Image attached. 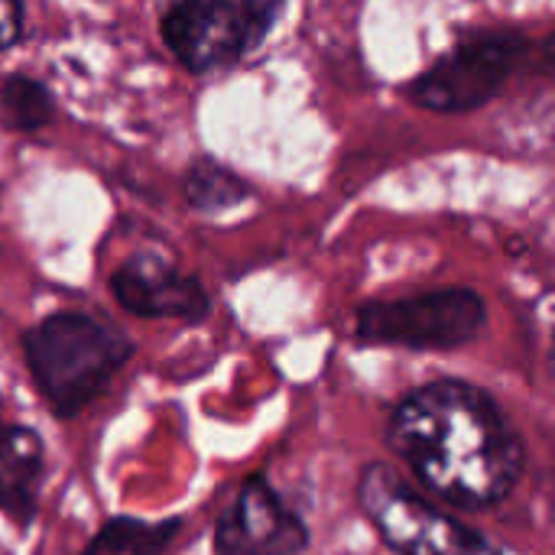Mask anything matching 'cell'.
I'll return each mask as SVG.
<instances>
[{
    "label": "cell",
    "mask_w": 555,
    "mask_h": 555,
    "mask_svg": "<svg viewBox=\"0 0 555 555\" xmlns=\"http://www.w3.org/2000/svg\"><path fill=\"white\" fill-rule=\"evenodd\" d=\"M137 345L91 312H52L23 332L26 371L59 420H75L107 393Z\"/></svg>",
    "instance_id": "2"
},
{
    "label": "cell",
    "mask_w": 555,
    "mask_h": 555,
    "mask_svg": "<svg viewBox=\"0 0 555 555\" xmlns=\"http://www.w3.org/2000/svg\"><path fill=\"white\" fill-rule=\"evenodd\" d=\"M488 332V302L472 286H439L397 299H371L354 315V338L374 348L459 351Z\"/></svg>",
    "instance_id": "4"
},
{
    "label": "cell",
    "mask_w": 555,
    "mask_h": 555,
    "mask_svg": "<svg viewBox=\"0 0 555 555\" xmlns=\"http://www.w3.org/2000/svg\"><path fill=\"white\" fill-rule=\"evenodd\" d=\"M530 39L517 29L472 33L423 68L406 88V101L433 114H472L491 104L520 68Z\"/></svg>",
    "instance_id": "6"
},
{
    "label": "cell",
    "mask_w": 555,
    "mask_h": 555,
    "mask_svg": "<svg viewBox=\"0 0 555 555\" xmlns=\"http://www.w3.org/2000/svg\"><path fill=\"white\" fill-rule=\"evenodd\" d=\"M182 195L195 211L218 215V211H228V208L247 202L254 195V189L234 169L215 163L211 156H198L189 163V169L182 176Z\"/></svg>",
    "instance_id": "12"
},
{
    "label": "cell",
    "mask_w": 555,
    "mask_h": 555,
    "mask_svg": "<svg viewBox=\"0 0 555 555\" xmlns=\"http://www.w3.org/2000/svg\"><path fill=\"white\" fill-rule=\"evenodd\" d=\"M182 530V520H140V517H111L81 555H166Z\"/></svg>",
    "instance_id": "10"
},
{
    "label": "cell",
    "mask_w": 555,
    "mask_h": 555,
    "mask_svg": "<svg viewBox=\"0 0 555 555\" xmlns=\"http://www.w3.org/2000/svg\"><path fill=\"white\" fill-rule=\"evenodd\" d=\"M52 88L26 72H10L0 78V127L7 133H39L55 120Z\"/></svg>",
    "instance_id": "11"
},
{
    "label": "cell",
    "mask_w": 555,
    "mask_h": 555,
    "mask_svg": "<svg viewBox=\"0 0 555 555\" xmlns=\"http://www.w3.org/2000/svg\"><path fill=\"white\" fill-rule=\"evenodd\" d=\"M306 550V520L263 475H250L237 488L215 527V555H302Z\"/></svg>",
    "instance_id": "7"
},
{
    "label": "cell",
    "mask_w": 555,
    "mask_h": 555,
    "mask_svg": "<svg viewBox=\"0 0 555 555\" xmlns=\"http://www.w3.org/2000/svg\"><path fill=\"white\" fill-rule=\"evenodd\" d=\"M26 29V7L16 0H0V52L13 49Z\"/></svg>",
    "instance_id": "13"
},
{
    "label": "cell",
    "mask_w": 555,
    "mask_h": 555,
    "mask_svg": "<svg viewBox=\"0 0 555 555\" xmlns=\"http://www.w3.org/2000/svg\"><path fill=\"white\" fill-rule=\"evenodd\" d=\"M46 485V442L36 429L0 426V514L26 530L39 514Z\"/></svg>",
    "instance_id": "9"
},
{
    "label": "cell",
    "mask_w": 555,
    "mask_h": 555,
    "mask_svg": "<svg viewBox=\"0 0 555 555\" xmlns=\"http://www.w3.org/2000/svg\"><path fill=\"white\" fill-rule=\"evenodd\" d=\"M387 449L455 511L504 504L527 475V442L478 384L442 377L410 390L387 420Z\"/></svg>",
    "instance_id": "1"
},
{
    "label": "cell",
    "mask_w": 555,
    "mask_h": 555,
    "mask_svg": "<svg viewBox=\"0 0 555 555\" xmlns=\"http://www.w3.org/2000/svg\"><path fill=\"white\" fill-rule=\"evenodd\" d=\"M111 296L124 312L140 319L205 322L211 312V296L202 280L156 254H133L124 260L111 273Z\"/></svg>",
    "instance_id": "8"
},
{
    "label": "cell",
    "mask_w": 555,
    "mask_h": 555,
    "mask_svg": "<svg viewBox=\"0 0 555 555\" xmlns=\"http://www.w3.org/2000/svg\"><path fill=\"white\" fill-rule=\"evenodd\" d=\"M283 13L267 0H185L163 10L159 36L185 72L211 75L254 55Z\"/></svg>",
    "instance_id": "5"
},
{
    "label": "cell",
    "mask_w": 555,
    "mask_h": 555,
    "mask_svg": "<svg viewBox=\"0 0 555 555\" xmlns=\"http://www.w3.org/2000/svg\"><path fill=\"white\" fill-rule=\"evenodd\" d=\"M358 507L393 555H504L481 530L410 488L390 465H364Z\"/></svg>",
    "instance_id": "3"
}]
</instances>
